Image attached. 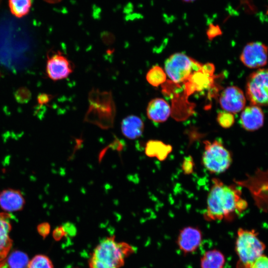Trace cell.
<instances>
[{"instance_id": "obj_1", "label": "cell", "mask_w": 268, "mask_h": 268, "mask_svg": "<svg viewBox=\"0 0 268 268\" xmlns=\"http://www.w3.org/2000/svg\"><path fill=\"white\" fill-rule=\"evenodd\" d=\"M235 185H226L218 178L212 179L203 217L207 221L233 220L247 208V201Z\"/></svg>"}, {"instance_id": "obj_2", "label": "cell", "mask_w": 268, "mask_h": 268, "mask_svg": "<svg viewBox=\"0 0 268 268\" xmlns=\"http://www.w3.org/2000/svg\"><path fill=\"white\" fill-rule=\"evenodd\" d=\"M135 248L124 242H117L115 236L101 240L93 250L88 261L89 268H121L126 259Z\"/></svg>"}, {"instance_id": "obj_3", "label": "cell", "mask_w": 268, "mask_h": 268, "mask_svg": "<svg viewBox=\"0 0 268 268\" xmlns=\"http://www.w3.org/2000/svg\"><path fill=\"white\" fill-rule=\"evenodd\" d=\"M88 99L89 107L84 120L102 129L112 128L116 108L111 93L92 89L89 93Z\"/></svg>"}, {"instance_id": "obj_4", "label": "cell", "mask_w": 268, "mask_h": 268, "mask_svg": "<svg viewBox=\"0 0 268 268\" xmlns=\"http://www.w3.org/2000/svg\"><path fill=\"white\" fill-rule=\"evenodd\" d=\"M255 230L239 228L235 242V251L238 257L237 268H251L265 249V244Z\"/></svg>"}, {"instance_id": "obj_5", "label": "cell", "mask_w": 268, "mask_h": 268, "mask_svg": "<svg viewBox=\"0 0 268 268\" xmlns=\"http://www.w3.org/2000/svg\"><path fill=\"white\" fill-rule=\"evenodd\" d=\"M204 150L202 163L211 173L219 174L225 172L232 162L231 153L219 140L203 141Z\"/></svg>"}, {"instance_id": "obj_6", "label": "cell", "mask_w": 268, "mask_h": 268, "mask_svg": "<svg viewBox=\"0 0 268 268\" xmlns=\"http://www.w3.org/2000/svg\"><path fill=\"white\" fill-rule=\"evenodd\" d=\"M246 95L251 104L268 107V68H259L249 75Z\"/></svg>"}, {"instance_id": "obj_7", "label": "cell", "mask_w": 268, "mask_h": 268, "mask_svg": "<svg viewBox=\"0 0 268 268\" xmlns=\"http://www.w3.org/2000/svg\"><path fill=\"white\" fill-rule=\"evenodd\" d=\"M200 64L183 53L170 56L165 63V71L174 82L181 83L192 75L193 71L200 69Z\"/></svg>"}, {"instance_id": "obj_8", "label": "cell", "mask_w": 268, "mask_h": 268, "mask_svg": "<svg viewBox=\"0 0 268 268\" xmlns=\"http://www.w3.org/2000/svg\"><path fill=\"white\" fill-rule=\"evenodd\" d=\"M73 69L72 63L61 51H52L48 54L46 71L51 80L58 81L65 79Z\"/></svg>"}, {"instance_id": "obj_9", "label": "cell", "mask_w": 268, "mask_h": 268, "mask_svg": "<svg viewBox=\"0 0 268 268\" xmlns=\"http://www.w3.org/2000/svg\"><path fill=\"white\" fill-rule=\"evenodd\" d=\"M243 64L250 68H261L268 61V46L261 42L247 43L240 56Z\"/></svg>"}, {"instance_id": "obj_10", "label": "cell", "mask_w": 268, "mask_h": 268, "mask_svg": "<svg viewBox=\"0 0 268 268\" xmlns=\"http://www.w3.org/2000/svg\"><path fill=\"white\" fill-rule=\"evenodd\" d=\"M202 233L198 228L186 226L180 230L177 238V245L180 251L185 255L196 252L202 241Z\"/></svg>"}, {"instance_id": "obj_11", "label": "cell", "mask_w": 268, "mask_h": 268, "mask_svg": "<svg viewBox=\"0 0 268 268\" xmlns=\"http://www.w3.org/2000/svg\"><path fill=\"white\" fill-rule=\"evenodd\" d=\"M245 97L244 92L240 88L230 86L221 92L219 103L225 111L235 114L242 111L245 107Z\"/></svg>"}, {"instance_id": "obj_12", "label": "cell", "mask_w": 268, "mask_h": 268, "mask_svg": "<svg viewBox=\"0 0 268 268\" xmlns=\"http://www.w3.org/2000/svg\"><path fill=\"white\" fill-rule=\"evenodd\" d=\"M264 119V114L261 107L251 104L242 110L240 123L245 130L253 132L263 126Z\"/></svg>"}, {"instance_id": "obj_13", "label": "cell", "mask_w": 268, "mask_h": 268, "mask_svg": "<svg viewBox=\"0 0 268 268\" xmlns=\"http://www.w3.org/2000/svg\"><path fill=\"white\" fill-rule=\"evenodd\" d=\"M25 204V198L19 190L7 188L0 191V207L5 212L20 211Z\"/></svg>"}, {"instance_id": "obj_14", "label": "cell", "mask_w": 268, "mask_h": 268, "mask_svg": "<svg viewBox=\"0 0 268 268\" xmlns=\"http://www.w3.org/2000/svg\"><path fill=\"white\" fill-rule=\"evenodd\" d=\"M10 216L6 212H0V261L6 258L12 246Z\"/></svg>"}, {"instance_id": "obj_15", "label": "cell", "mask_w": 268, "mask_h": 268, "mask_svg": "<svg viewBox=\"0 0 268 268\" xmlns=\"http://www.w3.org/2000/svg\"><path fill=\"white\" fill-rule=\"evenodd\" d=\"M170 114L171 108L169 105L162 98H156L152 99L147 106V117L155 123H162L166 121Z\"/></svg>"}, {"instance_id": "obj_16", "label": "cell", "mask_w": 268, "mask_h": 268, "mask_svg": "<svg viewBox=\"0 0 268 268\" xmlns=\"http://www.w3.org/2000/svg\"><path fill=\"white\" fill-rule=\"evenodd\" d=\"M121 127L122 134L125 137L130 139H134L142 135L144 123L141 118L132 115L123 119Z\"/></svg>"}, {"instance_id": "obj_17", "label": "cell", "mask_w": 268, "mask_h": 268, "mask_svg": "<svg viewBox=\"0 0 268 268\" xmlns=\"http://www.w3.org/2000/svg\"><path fill=\"white\" fill-rule=\"evenodd\" d=\"M225 264L224 255L216 249L205 252L201 259V268H224Z\"/></svg>"}, {"instance_id": "obj_18", "label": "cell", "mask_w": 268, "mask_h": 268, "mask_svg": "<svg viewBox=\"0 0 268 268\" xmlns=\"http://www.w3.org/2000/svg\"><path fill=\"white\" fill-rule=\"evenodd\" d=\"M29 260L27 255L15 251L7 255L0 263V268H27Z\"/></svg>"}, {"instance_id": "obj_19", "label": "cell", "mask_w": 268, "mask_h": 268, "mask_svg": "<svg viewBox=\"0 0 268 268\" xmlns=\"http://www.w3.org/2000/svg\"><path fill=\"white\" fill-rule=\"evenodd\" d=\"M171 146L157 140H150L146 144L145 153L149 157H156L163 160L170 152Z\"/></svg>"}, {"instance_id": "obj_20", "label": "cell", "mask_w": 268, "mask_h": 268, "mask_svg": "<svg viewBox=\"0 0 268 268\" xmlns=\"http://www.w3.org/2000/svg\"><path fill=\"white\" fill-rule=\"evenodd\" d=\"M31 0H9L8 5L11 13L18 18L26 15L31 7Z\"/></svg>"}, {"instance_id": "obj_21", "label": "cell", "mask_w": 268, "mask_h": 268, "mask_svg": "<svg viewBox=\"0 0 268 268\" xmlns=\"http://www.w3.org/2000/svg\"><path fill=\"white\" fill-rule=\"evenodd\" d=\"M166 73L160 67L155 66L147 72L146 79L152 86L157 87L163 83L166 80Z\"/></svg>"}, {"instance_id": "obj_22", "label": "cell", "mask_w": 268, "mask_h": 268, "mask_svg": "<svg viewBox=\"0 0 268 268\" xmlns=\"http://www.w3.org/2000/svg\"><path fill=\"white\" fill-rule=\"evenodd\" d=\"M27 268H54V267L48 257L40 254L29 261Z\"/></svg>"}, {"instance_id": "obj_23", "label": "cell", "mask_w": 268, "mask_h": 268, "mask_svg": "<svg viewBox=\"0 0 268 268\" xmlns=\"http://www.w3.org/2000/svg\"><path fill=\"white\" fill-rule=\"evenodd\" d=\"M218 124L224 129L231 127L235 122V118L232 113L226 111L219 112L217 116Z\"/></svg>"}, {"instance_id": "obj_24", "label": "cell", "mask_w": 268, "mask_h": 268, "mask_svg": "<svg viewBox=\"0 0 268 268\" xmlns=\"http://www.w3.org/2000/svg\"><path fill=\"white\" fill-rule=\"evenodd\" d=\"M251 268H268V257L262 255L254 263Z\"/></svg>"}, {"instance_id": "obj_25", "label": "cell", "mask_w": 268, "mask_h": 268, "mask_svg": "<svg viewBox=\"0 0 268 268\" xmlns=\"http://www.w3.org/2000/svg\"><path fill=\"white\" fill-rule=\"evenodd\" d=\"M66 235V231L62 225L57 227L53 231V237L56 240H60Z\"/></svg>"}, {"instance_id": "obj_26", "label": "cell", "mask_w": 268, "mask_h": 268, "mask_svg": "<svg viewBox=\"0 0 268 268\" xmlns=\"http://www.w3.org/2000/svg\"><path fill=\"white\" fill-rule=\"evenodd\" d=\"M66 231L67 235H74L76 233V228L75 225L69 222L65 223L62 225Z\"/></svg>"}, {"instance_id": "obj_27", "label": "cell", "mask_w": 268, "mask_h": 268, "mask_svg": "<svg viewBox=\"0 0 268 268\" xmlns=\"http://www.w3.org/2000/svg\"><path fill=\"white\" fill-rule=\"evenodd\" d=\"M38 230L41 235L46 236L50 232V226L48 223H43L38 226Z\"/></svg>"}, {"instance_id": "obj_28", "label": "cell", "mask_w": 268, "mask_h": 268, "mask_svg": "<svg viewBox=\"0 0 268 268\" xmlns=\"http://www.w3.org/2000/svg\"><path fill=\"white\" fill-rule=\"evenodd\" d=\"M193 165L191 158H187L183 163V169L187 173H190L193 170Z\"/></svg>"}, {"instance_id": "obj_29", "label": "cell", "mask_w": 268, "mask_h": 268, "mask_svg": "<svg viewBox=\"0 0 268 268\" xmlns=\"http://www.w3.org/2000/svg\"><path fill=\"white\" fill-rule=\"evenodd\" d=\"M219 31L220 32L219 27L217 26H210L208 30V35H209V37H215L219 34Z\"/></svg>"}, {"instance_id": "obj_30", "label": "cell", "mask_w": 268, "mask_h": 268, "mask_svg": "<svg viewBox=\"0 0 268 268\" xmlns=\"http://www.w3.org/2000/svg\"><path fill=\"white\" fill-rule=\"evenodd\" d=\"M51 97V96L46 94H41L39 97V101L41 103H46L50 101Z\"/></svg>"}, {"instance_id": "obj_31", "label": "cell", "mask_w": 268, "mask_h": 268, "mask_svg": "<svg viewBox=\"0 0 268 268\" xmlns=\"http://www.w3.org/2000/svg\"><path fill=\"white\" fill-rule=\"evenodd\" d=\"M182 0L184 2H193L196 0Z\"/></svg>"}, {"instance_id": "obj_32", "label": "cell", "mask_w": 268, "mask_h": 268, "mask_svg": "<svg viewBox=\"0 0 268 268\" xmlns=\"http://www.w3.org/2000/svg\"><path fill=\"white\" fill-rule=\"evenodd\" d=\"M77 268V267H72V266H67L66 268Z\"/></svg>"}]
</instances>
